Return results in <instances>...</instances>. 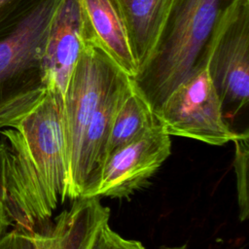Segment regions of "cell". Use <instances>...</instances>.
Returning a JSON list of instances; mask_svg holds the SVG:
<instances>
[{"instance_id": "obj_16", "label": "cell", "mask_w": 249, "mask_h": 249, "mask_svg": "<svg viewBox=\"0 0 249 249\" xmlns=\"http://www.w3.org/2000/svg\"><path fill=\"white\" fill-rule=\"evenodd\" d=\"M33 0H0V27L19 15Z\"/></svg>"}, {"instance_id": "obj_2", "label": "cell", "mask_w": 249, "mask_h": 249, "mask_svg": "<svg viewBox=\"0 0 249 249\" xmlns=\"http://www.w3.org/2000/svg\"><path fill=\"white\" fill-rule=\"evenodd\" d=\"M62 0H33L0 27V130L15 126L45 96L42 60Z\"/></svg>"}, {"instance_id": "obj_17", "label": "cell", "mask_w": 249, "mask_h": 249, "mask_svg": "<svg viewBox=\"0 0 249 249\" xmlns=\"http://www.w3.org/2000/svg\"><path fill=\"white\" fill-rule=\"evenodd\" d=\"M160 249H188V247L186 244H184L181 246H161Z\"/></svg>"}, {"instance_id": "obj_1", "label": "cell", "mask_w": 249, "mask_h": 249, "mask_svg": "<svg viewBox=\"0 0 249 249\" xmlns=\"http://www.w3.org/2000/svg\"><path fill=\"white\" fill-rule=\"evenodd\" d=\"M1 133L7 146L5 189L13 228H42L68 197L62 96L47 89L27 115Z\"/></svg>"}, {"instance_id": "obj_14", "label": "cell", "mask_w": 249, "mask_h": 249, "mask_svg": "<svg viewBox=\"0 0 249 249\" xmlns=\"http://www.w3.org/2000/svg\"><path fill=\"white\" fill-rule=\"evenodd\" d=\"M90 249H146L144 245L134 239H127L113 231L109 223H104L98 230Z\"/></svg>"}, {"instance_id": "obj_12", "label": "cell", "mask_w": 249, "mask_h": 249, "mask_svg": "<svg viewBox=\"0 0 249 249\" xmlns=\"http://www.w3.org/2000/svg\"><path fill=\"white\" fill-rule=\"evenodd\" d=\"M160 125L161 124L159 117L133 83L130 92L124 100L112 122L105 159L115 150Z\"/></svg>"}, {"instance_id": "obj_7", "label": "cell", "mask_w": 249, "mask_h": 249, "mask_svg": "<svg viewBox=\"0 0 249 249\" xmlns=\"http://www.w3.org/2000/svg\"><path fill=\"white\" fill-rule=\"evenodd\" d=\"M171 154V138L162 125L108 155L81 196L127 198L148 183Z\"/></svg>"}, {"instance_id": "obj_3", "label": "cell", "mask_w": 249, "mask_h": 249, "mask_svg": "<svg viewBox=\"0 0 249 249\" xmlns=\"http://www.w3.org/2000/svg\"><path fill=\"white\" fill-rule=\"evenodd\" d=\"M223 0H174L157 48L132 79L155 113L201 57Z\"/></svg>"}, {"instance_id": "obj_15", "label": "cell", "mask_w": 249, "mask_h": 249, "mask_svg": "<svg viewBox=\"0 0 249 249\" xmlns=\"http://www.w3.org/2000/svg\"><path fill=\"white\" fill-rule=\"evenodd\" d=\"M6 167L7 146L5 142L0 140V238L13 228V221L7 205V196L5 189Z\"/></svg>"}, {"instance_id": "obj_8", "label": "cell", "mask_w": 249, "mask_h": 249, "mask_svg": "<svg viewBox=\"0 0 249 249\" xmlns=\"http://www.w3.org/2000/svg\"><path fill=\"white\" fill-rule=\"evenodd\" d=\"M109 218L110 209L98 196H80L53 223L34 230L12 228L0 238V249H90Z\"/></svg>"}, {"instance_id": "obj_13", "label": "cell", "mask_w": 249, "mask_h": 249, "mask_svg": "<svg viewBox=\"0 0 249 249\" xmlns=\"http://www.w3.org/2000/svg\"><path fill=\"white\" fill-rule=\"evenodd\" d=\"M234 158L233 167L236 176V194L238 203V214L241 222L245 221L249 215V196H248V160H249V133L233 141Z\"/></svg>"}, {"instance_id": "obj_4", "label": "cell", "mask_w": 249, "mask_h": 249, "mask_svg": "<svg viewBox=\"0 0 249 249\" xmlns=\"http://www.w3.org/2000/svg\"><path fill=\"white\" fill-rule=\"evenodd\" d=\"M156 114L170 136L191 138L213 146L233 142L248 132L247 129L237 132L228 124L203 56Z\"/></svg>"}, {"instance_id": "obj_6", "label": "cell", "mask_w": 249, "mask_h": 249, "mask_svg": "<svg viewBox=\"0 0 249 249\" xmlns=\"http://www.w3.org/2000/svg\"><path fill=\"white\" fill-rule=\"evenodd\" d=\"M122 73L101 51L84 42L62 97L69 178L79 161L89 125Z\"/></svg>"}, {"instance_id": "obj_5", "label": "cell", "mask_w": 249, "mask_h": 249, "mask_svg": "<svg viewBox=\"0 0 249 249\" xmlns=\"http://www.w3.org/2000/svg\"><path fill=\"white\" fill-rule=\"evenodd\" d=\"M201 56L224 114L226 109L237 114L249 100V0L223 6Z\"/></svg>"}, {"instance_id": "obj_10", "label": "cell", "mask_w": 249, "mask_h": 249, "mask_svg": "<svg viewBox=\"0 0 249 249\" xmlns=\"http://www.w3.org/2000/svg\"><path fill=\"white\" fill-rule=\"evenodd\" d=\"M84 46L78 0H62L51 23L42 60L47 89L62 97Z\"/></svg>"}, {"instance_id": "obj_11", "label": "cell", "mask_w": 249, "mask_h": 249, "mask_svg": "<svg viewBox=\"0 0 249 249\" xmlns=\"http://www.w3.org/2000/svg\"><path fill=\"white\" fill-rule=\"evenodd\" d=\"M117 1L127 27L140 72L157 48L174 0Z\"/></svg>"}, {"instance_id": "obj_9", "label": "cell", "mask_w": 249, "mask_h": 249, "mask_svg": "<svg viewBox=\"0 0 249 249\" xmlns=\"http://www.w3.org/2000/svg\"><path fill=\"white\" fill-rule=\"evenodd\" d=\"M85 43L101 51L131 79L139 72L127 27L117 0H78Z\"/></svg>"}]
</instances>
